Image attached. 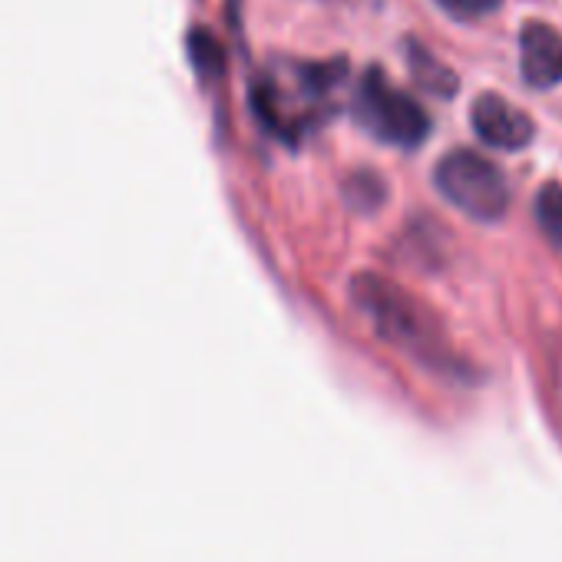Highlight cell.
I'll list each match as a JSON object with an SVG mask.
<instances>
[{
  "mask_svg": "<svg viewBox=\"0 0 562 562\" xmlns=\"http://www.w3.org/2000/svg\"><path fill=\"white\" fill-rule=\"evenodd\" d=\"M351 299L355 305L371 318L374 331L391 341L397 351L417 358L427 368H437L443 374H460L463 364L453 355L440 318L397 281L378 274V271H358L351 278Z\"/></svg>",
  "mask_w": 562,
  "mask_h": 562,
  "instance_id": "6da1fadb",
  "label": "cell"
},
{
  "mask_svg": "<svg viewBox=\"0 0 562 562\" xmlns=\"http://www.w3.org/2000/svg\"><path fill=\"white\" fill-rule=\"evenodd\" d=\"M434 182L450 205L476 222H496L509 209V186L503 172L473 149L447 153L434 169Z\"/></svg>",
  "mask_w": 562,
  "mask_h": 562,
  "instance_id": "7a4b0ae2",
  "label": "cell"
},
{
  "mask_svg": "<svg viewBox=\"0 0 562 562\" xmlns=\"http://www.w3.org/2000/svg\"><path fill=\"white\" fill-rule=\"evenodd\" d=\"M355 116L381 143H391L401 149H417L430 133V120L420 110V103L414 97L401 93L384 77L381 67H371L364 74L358 97H355Z\"/></svg>",
  "mask_w": 562,
  "mask_h": 562,
  "instance_id": "3957f363",
  "label": "cell"
},
{
  "mask_svg": "<svg viewBox=\"0 0 562 562\" xmlns=\"http://www.w3.org/2000/svg\"><path fill=\"white\" fill-rule=\"evenodd\" d=\"M470 123H473V133L493 146V149H506V153H519L532 143L536 136V126L532 120L513 106L509 100H503L499 93H483L473 100L470 106Z\"/></svg>",
  "mask_w": 562,
  "mask_h": 562,
  "instance_id": "277c9868",
  "label": "cell"
},
{
  "mask_svg": "<svg viewBox=\"0 0 562 562\" xmlns=\"http://www.w3.org/2000/svg\"><path fill=\"white\" fill-rule=\"evenodd\" d=\"M519 70L536 90L562 83V34L552 24L529 21L519 31Z\"/></svg>",
  "mask_w": 562,
  "mask_h": 562,
  "instance_id": "5b68a950",
  "label": "cell"
},
{
  "mask_svg": "<svg viewBox=\"0 0 562 562\" xmlns=\"http://www.w3.org/2000/svg\"><path fill=\"white\" fill-rule=\"evenodd\" d=\"M404 57H407V70H411V77H414V83L424 90V93H430V97H440V100H450V97H457V90H460V77L434 54V50H427L420 41H407L404 44Z\"/></svg>",
  "mask_w": 562,
  "mask_h": 562,
  "instance_id": "8992f818",
  "label": "cell"
},
{
  "mask_svg": "<svg viewBox=\"0 0 562 562\" xmlns=\"http://www.w3.org/2000/svg\"><path fill=\"white\" fill-rule=\"evenodd\" d=\"M536 218L542 235L562 248V186L559 182H546L536 195Z\"/></svg>",
  "mask_w": 562,
  "mask_h": 562,
  "instance_id": "52a82bcc",
  "label": "cell"
},
{
  "mask_svg": "<svg viewBox=\"0 0 562 562\" xmlns=\"http://www.w3.org/2000/svg\"><path fill=\"white\" fill-rule=\"evenodd\" d=\"M189 57L202 77H218L225 70V50L205 27H195L189 34Z\"/></svg>",
  "mask_w": 562,
  "mask_h": 562,
  "instance_id": "ba28073f",
  "label": "cell"
},
{
  "mask_svg": "<svg viewBox=\"0 0 562 562\" xmlns=\"http://www.w3.org/2000/svg\"><path fill=\"white\" fill-rule=\"evenodd\" d=\"M437 8L447 11L453 21H480L499 8V0H437Z\"/></svg>",
  "mask_w": 562,
  "mask_h": 562,
  "instance_id": "9c48e42d",
  "label": "cell"
}]
</instances>
